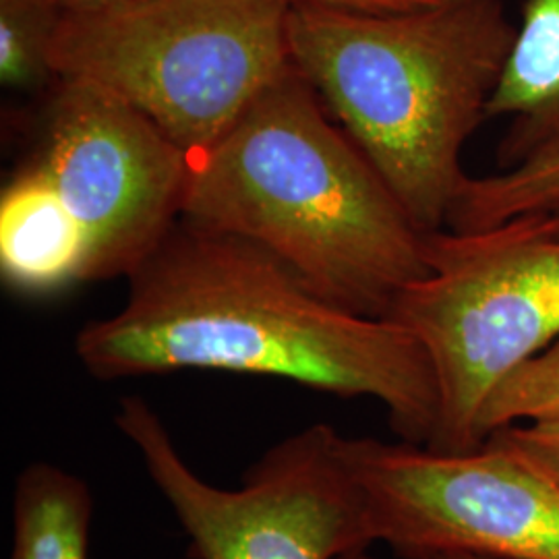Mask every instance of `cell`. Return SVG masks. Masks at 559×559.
<instances>
[{
	"instance_id": "cell-1",
	"label": "cell",
	"mask_w": 559,
	"mask_h": 559,
	"mask_svg": "<svg viewBox=\"0 0 559 559\" xmlns=\"http://www.w3.org/2000/svg\"><path fill=\"white\" fill-rule=\"evenodd\" d=\"M75 355L102 381L205 369L378 400L392 431L417 445L440 417L436 373L413 332L344 311L258 245L187 222L129 276L119 311L81 328Z\"/></svg>"
},
{
	"instance_id": "cell-2",
	"label": "cell",
	"mask_w": 559,
	"mask_h": 559,
	"mask_svg": "<svg viewBox=\"0 0 559 559\" xmlns=\"http://www.w3.org/2000/svg\"><path fill=\"white\" fill-rule=\"evenodd\" d=\"M180 221L258 245L365 318L388 320L429 272L425 235L295 64L191 156Z\"/></svg>"
},
{
	"instance_id": "cell-3",
	"label": "cell",
	"mask_w": 559,
	"mask_h": 559,
	"mask_svg": "<svg viewBox=\"0 0 559 559\" xmlns=\"http://www.w3.org/2000/svg\"><path fill=\"white\" fill-rule=\"evenodd\" d=\"M290 60L423 235L440 233L471 175L462 150L487 120L516 38L501 0L406 13L290 7Z\"/></svg>"
},
{
	"instance_id": "cell-4",
	"label": "cell",
	"mask_w": 559,
	"mask_h": 559,
	"mask_svg": "<svg viewBox=\"0 0 559 559\" xmlns=\"http://www.w3.org/2000/svg\"><path fill=\"white\" fill-rule=\"evenodd\" d=\"M288 11L280 0H145L69 13L50 64L131 104L193 156L293 67Z\"/></svg>"
},
{
	"instance_id": "cell-5",
	"label": "cell",
	"mask_w": 559,
	"mask_h": 559,
	"mask_svg": "<svg viewBox=\"0 0 559 559\" xmlns=\"http://www.w3.org/2000/svg\"><path fill=\"white\" fill-rule=\"evenodd\" d=\"M427 274L388 320L427 350L440 392L427 448L460 454L483 445L485 400L510 371L559 336V237L501 224L479 233L425 235Z\"/></svg>"
},
{
	"instance_id": "cell-6",
	"label": "cell",
	"mask_w": 559,
	"mask_h": 559,
	"mask_svg": "<svg viewBox=\"0 0 559 559\" xmlns=\"http://www.w3.org/2000/svg\"><path fill=\"white\" fill-rule=\"evenodd\" d=\"M115 420L179 520L189 559H340L376 543L342 436L328 423L274 443L226 489L185 462L147 400H120Z\"/></svg>"
},
{
	"instance_id": "cell-7",
	"label": "cell",
	"mask_w": 559,
	"mask_h": 559,
	"mask_svg": "<svg viewBox=\"0 0 559 559\" xmlns=\"http://www.w3.org/2000/svg\"><path fill=\"white\" fill-rule=\"evenodd\" d=\"M376 543L404 559L479 554L559 559V489L493 441L448 454L408 441L340 438Z\"/></svg>"
},
{
	"instance_id": "cell-8",
	"label": "cell",
	"mask_w": 559,
	"mask_h": 559,
	"mask_svg": "<svg viewBox=\"0 0 559 559\" xmlns=\"http://www.w3.org/2000/svg\"><path fill=\"white\" fill-rule=\"evenodd\" d=\"M38 160L87 239L85 280L131 276L177 226L191 156L138 108L59 80Z\"/></svg>"
},
{
	"instance_id": "cell-9",
	"label": "cell",
	"mask_w": 559,
	"mask_h": 559,
	"mask_svg": "<svg viewBox=\"0 0 559 559\" xmlns=\"http://www.w3.org/2000/svg\"><path fill=\"white\" fill-rule=\"evenodd\" d=\"M487 119L508 120L500 170L559 150V0H526Z\"/></svg>"
},
{
	"instance_id": "cell-10",
	"label": "cell",
	"mask_w": 559,
	"mask_h": 559,
	"mask_svg": "<svg viewBox=\"0 0 559 559\" xmlns=\"http://www.w3.org/2000/svg\"><path fill=\"white\" fill-rule=\"evenodd\" d=\"M0 267L23 293H50L87 274L85 233L38 162L2 191Z\"/></svg>"
},
{
	"instance_id": "cell-11",
	"label": "cell",
	"mask_w": 559,
	"mask_h": 559,
	"mask_svg": "<svg viewBox=\"0 0 559 559\" xmlns=\"http://www.w3.org/2000/svg\"><path fill=\"white\" fill-rule=\"evenodd\" d=\"M92 519L85 480L57 464L32 462L15 485L11 559H90Z\"/></svg>"
},
{
	"instance_id": "cell-12",
	"label": "cell",
	"mask_w": 559,
	"mask_h": 559,
	"mask_svg": "<svg viewBox=\"0 0 559 559\" xmlns=\"http://www.w3.org/2000/svg\"><path fill=\"white\" fill-rule=\"evenodd\" d=\"M559 207V150L493 175L468 177L448 216V230L479 233Z\"/></svg>"
},
{
	"instance_id": "cell-13",
	"label": "cell",
	"mask_w": 559,
	"mask_h": 559,
	"mask_svg": "<svg viewBox=\"0 0 559 559\" xmlns=\"http://www.w3.org/2000/svg\"><path fill=\"white\" fill-rule=\"evenodd\" d=\"M62 11L57 0H0V81L36 90L55 78L50 48Z\"/></svg>"
},
{
	"instance_id": "cell-14",
	"label": "cell",
	"mask_w": 559,
	"mask_h": 559,
	"mask_svg": "<svg viewBox=\"0 0 559 559\" xmlns=\"http://www.w3.org/2000/svg\"><path fill=\"white\" fill-rule=\"evenodd\" d=\"M554 417H559V336L510 371L485 400L480 441L510 425Z\"/></svg>"
},
{
	"instance_id": "cell-15",
	"label": "cell",
	"mask_w": 559,
	"mask_h": 559,
	"mask_svg": "<svg viewBox=\"0 0 559 559\" xmlns=\"http://www.w3.org/2000/svg\"><path fill=\"white\" fill-rule=\"evenodd\" d=\"M485 441L512 452L559 489V417L510 425L493 431Z\"/></svg>"
},
{
	"instance_id": "cell-16",
	"label": "cell",
	"mask_w": 559,
	"mask_h": 559,
	"mask_svg": "<svg viewBox=\"0 0 559 559\" xmlns=\"http://www.w3.org/2000/svg\"><path fill=\"white\" fill-rule=\"evenodd\" d=\"M288 7H323L355 13H406L445 4L452 0H280Z\"/></svg>"
},
{
	"instance_id": "cell-17",
	"label": "cell",
	"mask_w": 559,
	"mask_h": 559,
	"mask_svg": "<svg viewBox=\"0 0 559 559\" xmlns=\"http://www.w3.org/2000/svg\"><path fill=\"white\" fill-rule=\"evenodd\" d=\"M138 2H145V0H57L62 15H69V13H102V11H112V9L138 4Z\"/></svg>"
},
{
	"instance_id": "cell-18",
	"label": "cell",
	"mask_w": 559,
	"mask_h": 559,
	"mask_svg": "<svg viewBox=\"0 0 559 559\" xmlns=\"http://www.w3.org/2000/svg\"><path fill=\"white\" fill-rule=\"evenodd\" d=\"M508 224H516L520 230L531 233V235H539V237H559V207L537 214V216H528V218H520V221L508 222Z\"/></svg>"
},
{
	"instance_id": "cell-19",
	"label": "cell",
	"mask_w": 559,
	"mask_h": 559,
	"mask_svg": "<svg viewBox=\"0 0 559 559\" xmlns=\"http://www.w3.org/2000/svg\"><path fill=\"white\" fill-rule=\"evenodd\" d=\"M340 559H371L367 556V551H360V554H353V556H344ZM429 559H501L491 558V556H479V554H443V556H436V558Z\"/></svg>"
}]
</instances>
